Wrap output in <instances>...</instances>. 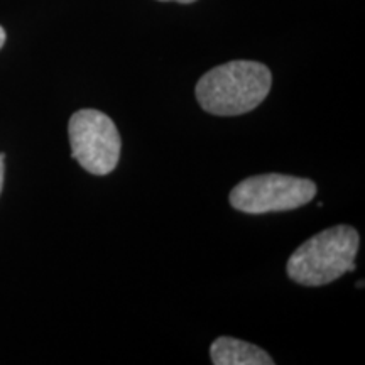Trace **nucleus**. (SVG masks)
I'll return each mask as SVG.
<instances>
[{"mask_svg": "<svg viewBox=\"0 0 365 365\" xmlns=\"http://www.w3.org/2000/svg\"><path fill=\"white\" fill-rule=\"evenodd\" d=\"M272 85L269 68L257 61H230L215 66L200 78L195 93L205 112L234 117L254 110Z\"/></svg>", "mask_w": 365, "mask_h": 365, "instance_id": "nucleus-1", "label": "nucleus"}, {"mask_svg": "<svg viewBox=\"0 0 365 365\" xmlns=\"http://www.w3.org/2000/svg\"><path fill=\"white\" fill-rule=\"evenodd\" d=\"M359 245L360 237L354 227L327 228L294 250L287 261V276L301 286H325L355 271Z\"/></svg>", "mask_w": 365, "mask_h": 365, "instance_id": "nucleus-2", "label": "nucleus"}, {"mask_svg": "<svg viewBox=\"0 0 365 365\" xmlns=\"http://www.w3.org/2000/svg\"><path fill=\"white\" fill-rule=\"evenodd\" d=\"M68 134L73 158L85 171L103 176L115 170L122 143L110 117L93 108L78 110L70 118Z\"/></svg>", "mask_w": 365, "mask_h": 365, "instance_id": "nucleus-3", "label": "nucleus"}, {"mask_svg": "<svg viewBox=\"0 0 365 365\" xmlns=\"http://www.w3.org/2000/svg\"><path fill=\"white\" fill-rule=\"evenodd\" d=\"M317 196V185L304 178L259 175L237 182L230 191V205L242 213L261 215L303 207Z\"/></svg>", "mask_w": 365, "mask_h": 365, "instance_id": "nucleus-4", "label": "nucleus"}, {"mask_svg": "<svg viewBox=\"0 0 365 365\" xmlns=\"http://www.w3.org/2000/svg\"><path fill=\"white\" fill-rule=\"evenodd\" d=\"M210 357L215 365H272L274 360L257 345L232 336H220L210 346Z\"/></svg>", "mask_w": 365, "mask_h": 365, "instance_id": "nucleus-5", "label": "nucleus"}, {"mask_svg": "<svg viewBox=\"0 0 365 365\" xmlns=\"http://www.w3.org/2000/svg\"><path fill=\"white\" fill-rule=\"evenodd\" d=\"M4 161H6V158H4V154H0V193H2V188H4V173H6Z\"/></svg>", "mask_w": 365, "mask_h": 365, "instance_id": "nucleus-6", "label": "nucleus"}, {"mask_svg": "<svg viewBox=\"0 0 365 365\" xmlns=\"http://www.w3.org/2000/svg\"><path fill=\"white\" fill-rule=\"evenodd\" d=\"M6 31H4V27L0 26V49H2V46H4V43H6Z\"/></svg>", "mask_w": 365, "mask_h": 365, "instance_id": "nucleus-7", "label": "nucleus"}, {"mask_svg": "<svg viewBox=\"0 0 365 365\" xmlns=\"http://www.w3.org/2000/svg\"><path fill=\"white\" fill-rule=\"evenodd\" d=\"M159 2H180V4H193L196 0H159Z\"/></svg>", "mask_w": 365, "mask_h": 365, "instance_id": "nucleus-8", "label": "nucleus"}]
</instances>
